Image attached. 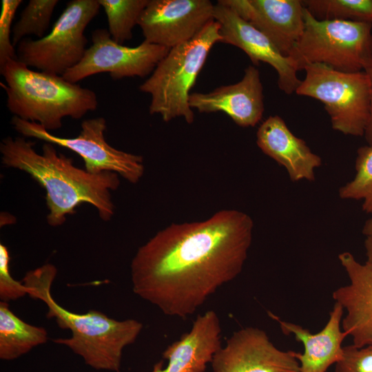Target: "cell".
<instances>
[{
    "label": "cell",
    "instance_id": "cell-1",
    "mask_svg": "<svg viewBox=\"0 0 372 372\" xmlns=\"http://www.w3.org/2000/svg\"><path fill=\"white\" fill-rule=\"evenodd\" d=\"M252 218L223 209L200 222L172 224L141 246L130 268L135 294L165 315L186 318L242 271Z\"/></svg>",
    "mask_w": 372,
    "mask_h": 372
},
{
    "label": "cell",
    "instance_id": "cell-2",
    "mask_svg": "<svg viewBox=\"0 0 372 372\" xmlns=\"http://www.w3.org/2000/svg\"><path fill=\"white\" fill-rule=\"evenodd\" d=\"M34 145L22 136H7L0 143L1 160L4 167L26 172L45 189L49 225H63L66 216L74 214L83 203L94 206L102 220H111L115 210L111 192L120 185L117 174L90 173L59 153L54 145L44 143L41 154L34 150Z\"/></svg>",
    "mask_w": 372,
    "mask_h": 372
},
{
    "label": "cell",
    "instance_id": "cell-3",
    "mask_svg": "<svg viewBox=\"0 0 372 372\" xmlns=\"http://www.w3.org/2000/svg\"><path fill=\"white\" fill-rule=\"evenodd\" d=\"M56 274V267L47 263L28 271L22 280L28 296L46 305V317L54 318L61 329L72 333L68 338L53 342L68 347L92 369L120 372L123 351L136 341L143 324L135 319L117 320L96 310L77 313L66 309L51 293Z\"/></svg>",
    "mask_w": 372,
    "mask_h": 372
},
{
    "label": "cell",
    "instance_id": "cell-4",
    "mask_svg": "<svg viewBox=\"0 0 372 372\" xmlns=\"http://www.w3.org/2000/svg\"><path fill=\"white\" fill-rule=\"evenodd\" d=\"M0 71L6 82L1 85L8 110L50 132L61 128L65 117L79 119L97 109L94 91L62 76L34 71L17 59L8 61Z\"/></svg>",
    "mask_w": 372,
    "mask_h": 372
},
{
    "label": "cell",
    "instance_id": "cell-5",
    "mask_svg": "<svg viewBox=\"0 0 372 372\" xmlns=\"http://www.w3.org/2000/svg\"><path fill=\"white\" fill-rule=\"evenodd\" d=\"M221 41L220 25L213 20L192 39L169 50L139 86L141 92L151 96V114H159L165 122L183 117L187 123H193L190 91L211 49Z\"/></svg>",
    "mask_w": 372,
    "mask_h": 372
},
{
    "label": "cell",
    "instance_id": "cell-6",
    "mask_svg": "<svg viewBox=\"0 0 372 372\" xmlns=\"http://www.w3.org/2000/svg\"><path fill=\"white\" fill-rule=\"evenodd\" d=\"M303 34L290 57L297 70L320 63L344 72L365 71L372 61V23L318 20L305 8Z\"/></svg>",
    "mask_w": 372,
    "mask_h": 372
},
{
    "label": "cell",
    "instance_id": "cell-7",
    "mask_svg": "<svg viewBox=\"0 0 372 372\" xmlns=\"http://www.w3.org/2000/svg\"><path fill=\"white\" fill-rule=\"evenodd\" d=\"M296 90L321 101L332 128L344 135L364 136L371 113V86L366 72H344L313 63Z\"/></svg>",
    "mask_w": 372,
    "mask_h": 372
},
{
    "label": "cell",
    "instance_id": "cell-8",
    "mask_svg": "<svg viewBox=\"0 0 372 372\" xmlns=\"http://www.w3.org/2000/svg\"><path fill=\"white\" fill-rule=\"evenodd\" d=\"M100 8L98 0L68 1L48 34L20 41L17 60L41 72L63 76L83 59L87 43L85 30Z\"/></svg>",
    "mask_w": 372,
    "mask_h": 372
},
{
    "label": "cell",
    "instance_id": "cell-9",
    "mask_svg": "<svg viewBox=\"0 0 372 372\" xmlns=\"http://www.w3.org/2000/svg\"><path fill=\"white\" fill-rule=\"evenodd\" d=\"M11 125L23 136L37 138L76 153L90 173L114 172L131 183H138L143 176L145 167L141 156L117 149L105 141L107 125L103 117L84 120L79 134L74 138L55 136L39 124L15 116L11 119Z\"/></svg>",
    "mask_w": 372,
    "mask_h": 372
},
{
    "label": "cell",
    "instance_id": "cell-10",
    "mask_svg": "<svg viewBox=\"0 0 372 372\" xmlns=\"http://www.w3.org/2000/svg\"><path fill=\"white\" fill-rule=\"evenodd\" d=\"M92 44L81 61L62 76L76 83L94 74L108 72L114 80L125 77H145L151 74L169 49L143 41L134 47L116 43L107 29L92 32Z\"/></svg>",
    "mask_w": 372,
    "mask_h": 372
},
{
    "label": "cell",
    "instance_id": "cell-11",
    "mask_svg": "<svg viewBox=\"0 0 372 372\" xmlns=\"http://www.w3.org/2000/svg\"><path fill=\"white\" fill-rule=\"evenodd\" d=\"M214 6L209 0H149L138 25L145 41L170 50L214 20Z\"/></svg>",
    "mask_w": 372,
    "mask_h": 372
},
{
    "label": "cell",
    "instance_id": "cell-12",
    "mask_svg": "<svg viewBox=\"0 0 372 372\" xmlns=\"http://www.w3.org/2000/svg\"><path fill=\"white\" fill-rule=\"evenodd\" d=\"M298 352L282 351L259 328L235 331L215 353L213 372H300Z\"/></svg>",
    "mask_w": 372,
    "mask_h": 372
},
{
    "label": "cell",
    "instance_id": "cell-13",
    "mask_svg": "<svg viewBox=\"0 0 372 372\" xmlns=\"http://www.w3.org/2000/svg\"><path fill=\"white\" fill-rule=\"evenodd\" d=\"M214 17L220 25L221 43L242 50L255 65L260 62L270 65L277 72L280 90L287 94L296 92L302 81L290 57L283 56L264 34L220 0L214 6Z\"/></svg>",
    "mask_w": 372,
    "mask_h": 372
},
{
    "label": "cell",
    "instance_id": "cell-14",
    "mask_svg": "<svg viewBox=\"0 0 372 372\" xmlns=\"http://www.w3.org/2000/svg\"><path fill=\"white\" fill-rule=\"evenodd\" d=\"M264 34L285 56H289L304 29V6L300 0H220Z\"/></svg>",
    "mask_w": 372,
    "mask_h": 372
},
{
    "label": "cell",
    "instance_id": "cell-15",
    "mask_svg": "<svg viewBox=\"0 0 372 372\" xmlns=\"http://www.w3.org/2000/svg\"><path fill=\"white\" fill-rule=\"evenodd\" d=\"M338 260L349 279L332 293L346 311L342 329L355 347L372 346V264L358 262L349 251L340 253Z\"/></svg>",
    "mask_w": 372,
    "mask_h": 372
},
{
    "label": "cell",
    "instance_id": "cell-16",
    "mask_svg": "<svg viewBox=\"0 0 372 372\" xmlns=\"http://www.w3.org/2000/svg\"><path fill=\"white\" fill-rule=\"evenodd\" d=\"M263 87L259 70L253 65L245 69L236 83L223 85L207 92H194L189 105L200 113L223 112L240 127H254L265 111Z\"/></svg>",
    "mask_w": 372,
    "mask_h": 372
},
{
    "label": "cell",
    "instance_id": "cell-17",
    "mask_svg": "<svg viewBox=\"0 0 372 372\" xmlns=\"http://www.w3.org/2000/svg\"><path fill=\"white\" fill-rule=\"evenodd\" d=\"M221 327L217 313L209 310L199 315L188 333L163 352L168 361L156 363L152 372H205L215 353L221 348Z\"/></svg>",
    "mask_w": 372,
    "mask_h": 372
},
{
    "label": "cell",
    "instance_id": "cell-18",
    "mask_svg": "<svg viewBox=\"0 0 372 372\" xmlns=\"http://www.w3.org/2000/svg\"><path fill=\"white\" fill-rule=\"evenodd\" d=\"M256 143L265 154L285 168L291 181L315 180L321 158L295 136L279 116H270L260 124Z\"/></svg>",
    "mask_w": 372,
    "mask_h": 372
},
{
    "label": "cell",
    "instance_id": "cell-19",
    "mask_svg": "<svg viewBox=\"0 0 372 372\" xmlns=\"http://www.w3.org/2000/svg\"><path fill=\"white\" fill-rule=\"evenodd\" d=\"M344 309L335 302L325 326L316 333L303 327L280 319L268 311L269 316L277 322L281 331L286 335H293L304 347L302 353L298 352L300 372H327L335 364L343 353L342 345L347 334L342 329Z\"/></svg>",
    "mask_w": 372,
    "mask_h": 372
},
{
    "label": "cell",
    "instance_id": "cell-20",
    "mask_svg": "<svg viewBox=\"0 0 372 372\" xmlns=\"http://www.w3.org/2000/svg\"><path fill=\"white\" fill-rule=\"evenodd\" d=\"M48 331L17 316L6 302H0V359L13 360L45 343Z\"/></svg>",
    "mask_w": 372,
    "mask_h": 372
},
{
    "label": "cell",
    "instance_id": "cell-21",
    "mask_svg": "<svg viewBox=\"0 0 372 372\" xmlns=\"http://www.w3.org/2000/svg\"><path fill=\"white\" fill-rule=\"evenodd\" d=\"M98 1L105 10L112 39L121 45L132 38V29L149 3V0Z\"/></svg>",
    "mask_w": 372,
    "mask_h": 372
},
{
    "label": "cell",
    "instance_id": "cell-22",
    "mask_svg": "<svg viewBox=\"0 0 372 372\" xmlns=\"http://www.w3.org/2000/svg\"><path fill=\"white\" fill-rule=\"evenodd\" d=\"M302 3L318 20L372 23V0H303Z\"/></svg>",
    "mask_w": 372,
    "mask_h": 372
},
{
    "label": "cell",
    "instance_id": "cell-23",
    "mask_svg": "<svg viewBox=\"0 0 372 372\" xmlns=\"http://www.w3.org/2000/svg\"><path fill=\"white\" fill-rule=\"evenodd\" d=\"M355 169L353 178L339 189V196L343 200H362V210L372 214V145L358 149Z\"/></svg>",
    "mask_w": 372,
    "mask_h": 372
},
{
    "label": "cell",
    "instance_id": "cell-24",
    "mask_svg": "<svg viewBox=\"0 0 372 372\" xmlns=\"http://www.w3.org/2000/svg\"><path fill=\"white\" fill-rule=\"evenodd\" d=\"M58 0H30L21 12L12 31V42L17 45L25 37L43 38L48 30Z\"/></svg>",
    "mask_w": 372,
    "mask_h": 372
},
{
    "label": "cell",
    "instance_id": "cell-25",
    "mask_svg": "<svg viewBox=\"0 0 372 372\" xmlns=\"http://www.w3.org/2000/svg\"><path fill=\"white\" fill-rule=\"evenodd\" d=\"M21 0H3L0 17V68L17 59V50L10 39L11 25Z\"/></svg>",
    "mask_w": 372,
    "mask_h": 372
},
{
    "label": "cell",
    "instance_id": "cell-26",
    "mask_svg": "<svg viewBox=\"0 0 372 372\" xmlns=\"http://www.w3.org/2000/svg\"><path fill=\"white\" fill-rule=\"evenodd\" d=\"M10 253L7 247L0 244V299L8 302L28 295V288L21 281L14 280L10 271Z\"/></svg>",
    "mask_w": 372,
    "mask_h": 372
},
{
    "label": "cell",
    "instance_id": "cell-27",
    "mask_svg": "<svg viewBox=\"0 0 372 372\" xmlns=\"http://www.w3.org/2000/svg\"><path fill=\"white\" fill-rule=\"evenodd\" d=\"M335 372H372V346L343 347L342 358L335 364Z\"/></svg>",
    "mask_w": 372,
    "mask_h": 372
},
{
    "label": "cell",
    "instance_id": "cell-28",
    "mask_svg": "<svg viewBox=\"0 0 372 372\" xmlns=\"http://www.w3.org/2000/svg\"><path fill=\"white\" fill-rule=\"evenodd\" d=\"M366 74H368L371 86V113L370 118L367 127L364 133V138L369 145H372V61L368 68L365 70Z\"/></svg>",
    "mask_w": 372,
    "mask_h": 372
},
{
    "label": "cell",
    "instance_id": "cell-29",
    "mask_svg": "<svg viewBox=\"0 0 372 372\" xmlns=\"http://www.w3.org/2000/svg\"><path fill=\"white\" fill-rule=\"evenodd\" d=\"M364 244L366 256V262L372 264V238H366Z\"/></svg>",
    "mask_w": 372,
    "mask_h": 372
},
{
    "label": "cell",
    "instance_id": "cell-30",
    "mask_svg": "<svg viewBox=\"0 0 372 372\" xmlns=\"http://www.w3.org/2000/svg\"><path fill=\"white\" fill-rule=\"evenodd\" d=\"M362 234L366 238H372V218L368 219L362 228Z\"/></svg>",
    "mask_w": 372,
    "mask_h": 372
}]
</instances>
